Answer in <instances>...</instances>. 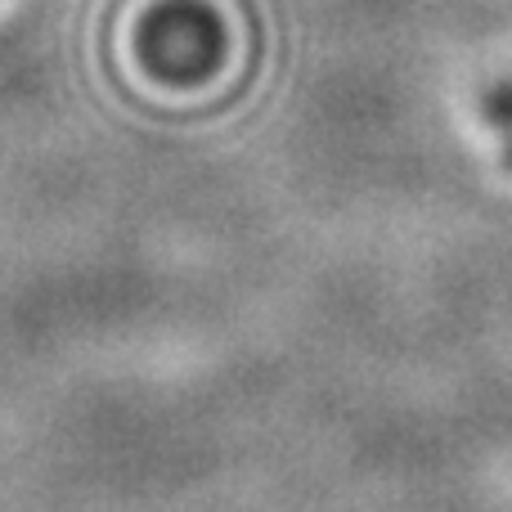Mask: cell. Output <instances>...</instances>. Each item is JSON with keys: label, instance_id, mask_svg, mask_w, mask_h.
Instances as JSON below:
<instances>
[{"label": "cell", "instance_id": "obj_1", "mask_svg": "<svg viewBox=\"0 0 512 512\" xmlns=\"http://www.w3.org/2000/svg\"><path fill=\"white\" fill-rule=\"evenodd\" d=\"M481 117H486L490 126H512V81L486 90V99H481Z\"/></svg>", "mask_w": 512, "mask_h": 512}, {"label": "cell", "instance_id": "obj_2", "mask_svg": "<svg viewBox=\"0 0 512 512\" xmlns=\"http://www.w3.org/2000/svg\"><path fill=\"white\" fill-rule=\"evenodd\" d=\"M499 162H504V171H512V140L504 144V158H499Z\"/></svg>", "mask_w": 512, "mask_h": 512}]
</instances>
